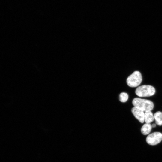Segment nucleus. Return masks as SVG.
<instances>
[{"label": "nucleus", "mask_w": 162, "mask_h": 162, "mask_svg": "<svg viewBox=\"0 0 162 162\" xmlns=\"http://www.w3.org/2000/svg\"><path fill=\"white\" fill-rule=\"evenodd\" d=\"M162 140V134L155 132L149 134L146 138L147 143L151 145H155L160 143Z\"/></svg>", "instance_id": "20e7f679"}, {"label": "nucleus", "mask_w": 162, "mask_h": 162, "mask_svg": "<svg viewBox=\"0 0 162 162\" xmlns=\"http://www.w3.org/2000/svg\"><path fill=\"white\" fill-rule=\"evenodd\" d=\"M128 94L126 93L122 92L119 95V99L121 102H126L128 100Z\"/></svg>", "instance_id": "1a4fd4ad"}, {"label": "nucleus", "mask_w": 162, "mask_h": 162, "mask_svg": "<svg viewBox=\"0 0 162 162\" xmlns=\"http://www.w3.org/2000/svg\"><path fill=\"white\" fill-rule=\"evenodd\" d=\"M154 117L156 123L158 125H162V112L158 111L154 114Z\"/></svg>", "instance_id": "6e6552de"}, {"label": "nucleus", "mask_w": 162, "mask_h": 162, "mask_svg": "<svg viewBox=\"0 0 162 162\" xmlns=\"http://www.w3.org/2000/svg\"><path fill=\"white\" fill-rule=\"evenodd\" d=\"M154 117L151 111L145 112L144 115V120L146 123H150L154 119Z\"/></svg>", "instance_id": "423d86ee"}, {"label": "nucleus", "mask_w": 162, "mask_h": 162, "mask_svg": "<svg viewBox=\"0 0 162 162\" xmlns=\"http://www.w3.org/2000/svg\"><path fill=\"white\" fill-rule=\"evenodd\" d=\"M152 127V125L150 124L147 123L145 124L141 128L142 133L144 135L148 134L150 132Z\"/></svg>", "instance_id": "0eeeda50"}, {"label": "nucleus", "mask_w": 162, "mask_h": 162, "mask_svg": "<svg viewBox=\"0 0 162 162\" xmlns=\"http://www.w3.org/2000/svg\"><path fill=\"white\" fill-rule=\"evenodd\" d=\"M131 112L140 122L143 123L144 122L145 113L144 111L134 106L132 108Z\"/></svg>", "instance_id": "39448f33"}, {"label": "nucleus", "mask_w": 162, "mask_h": 162, "mask_svg": "<svg viewBox=\"0 0 162 162\" xmlns=\"http://www.w3.org/2000/svg\"><path fill=\"white\" fill-rule=\"evenodd\" d=\"M155 90L152 86L143 85L138 87L135 91V93L140 97L152 96L155 94Z\"/></svg>", "instance_id": "f03ea898"}, {"label": "nucleus", "mask_w": 162, "mask_h": 162, "mask_svg": "<svg viewBox=\"0 0 162 162\" xmlns=\"http://www.w3.org/2000/svg\"><path fill=\"white\" fill-rule=\"evenodd\" d=\"M132 104L134 107L144 112L151 111L154 107V104L151 101L138 98L133 99Z\"/></svg>", "instance_id": "f257e3e1"}, {"label": "nucleus", "mask_w": 162, "mask_h": 162, "mask_svg": "<svg viewBox=\"0 0 162 162\" xmlns=\"http://www.w3.org/2000/svg\"><path fill=\"white\" fill-rule=\"evenodd\" d=\"M142 80L141 74L139 71H136L128 77L127 79V83L130 87H135L140 84Z\"/></svg>", "instance_id": "7ed1b4c3"}, {"label": "nucleus", "mask_w": 162, "mask_h": 162, "mask_svg": "<svg viewBox=\"0 0 162 162\" xmlns=\"http://www.w3.org/2000/svg\"><path fill=\"white\" fill-rule=\"evenodd\" d=\"M152 125V127L153 128H154L156 126V124H153Z\"/></svg>", "instance_id": "9d476101"}]
</instances>
